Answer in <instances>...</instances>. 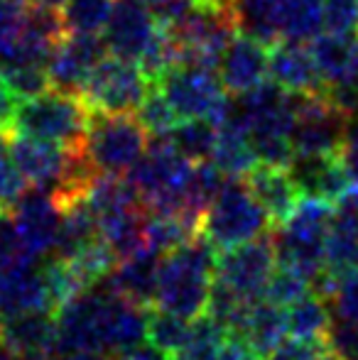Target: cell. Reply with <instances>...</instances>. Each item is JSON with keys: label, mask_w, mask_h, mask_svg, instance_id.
<instances>
[{"label": "cell", "mask_w": 358, "mask_h": 360, "mask_svg": "<svg viewBox=\"0 0 358 360\" xmlns=\"http://www.w3.org/2000/svg\"><path fill=\"white\" fill-rule=\"evenodd\" d=\"M59 353L120 356L148 338V309L123 299L110 285L91 287L57 314Z\"/></svg>", "instance_id": "1"}, {"label": "cell", "mask_w": 358, "mask_h": 360, "mask_svg": "<svg viewBox=\"0 0 358 360\" xmlns=\"http://www.w3.org/2000/svg\"><path fill=\"white\" fill-rule=\"evenodd\" d=\"M216 260L219 252L201 233L177 250L167 252L160 262L155 307L189 321L204 316L216 280Z\"/></svg>", "instance_id": "2"}, {"label": "cell", "mask_w": 358, "mask_h": 360, "mask_svg": "<svg viewBox=\"0 0 358 360\" xmlns=\"http://www.w3.org/2000/svg\"><path fill=\"white\" fill-rule=\"evenodd\" d=\"M91 118L94 113L82 96L44 91L32 98L18 101L13 120L3 135H27L67 150H82Z\"/></svg>", "instance_id": "3"}, {"label": "cell", "mask_w": 358, "mask_h": 360, "mask_svg": "<svg viewBox=\"0 0 358 360\" xmlns=\"http://www.w3.org/2000/svg\"><path fill=\"white\" fill-rule=\"evenodd\" d=\"M194 165L196 162L181 157L170 145V140L158 138L153 145H148L145 155L128 172V181L138 194V199L143 201L148 214L191 216L186 209V191H189Z\"/></svg>", "instance_id": "4"}, {"label": "cell", "mask_w": 358, "mask_h": 360, "mask_svg": "<svg viewBox=\"0 0 358 360\" xmlns=\"http://www.w3.org/2000/svg\"><path fill=\"white\" fill-rule=\"evenodd\" d=\"M334 216L336 206L302 196L295 214L282 226L272 228L277 265L290 267L314 282L324 270V245Z\"/></svg>", "instance_id": "5"}, {"label": "cell", "mask_w": 358, "mask_h": 360, "mask_svg": "<svg viewBox=\"0 0 358 360\" xmlns=\"http://www.w3.org/2000/svg\"><path fill=\"white\" fill-rule=\"evenodd\" d=\"M272 231L263 206L250 194L245 179L226 176L224 186L201 216V236L216 252H226Z\"/></svg>", "instance_id": "6"}, {"label": "cell", "mask_w": 358, "mask_h": 360, "mask_svg": "<svg viewBox=\"0 0 358 360\" xmlns=\"http://www.w3.org/2000/svg\"><path fill=\"white\" fill-rule=\"evenodd\" d=\"M150 133L133 113H94L84 140V155L98 174H125L145 155Z\"/></svg>", "instance_id": "7"}, {"label": "cell", "mask_w": 358, "mask_h": 360, "mask_svg": "<svg viewBox=\"0 0 358 360\" xmlns=\"http://www.w3.org/2000/svg\"><path fill=\"white\" fill-rule=\"evenodd\" d=\"M158 89L165 94L179 120L186 118H211L219 123L229 110V98L214 67L201 64H177L162 79Z\"/></svg>", "instance_id": "8"}, {"label": "cell", "mask_w": 358, "mask_h": 360, "mask_svg": "<svg viewBox=\"0 0 358 360\" xmlns=\"http://www.w3.org/2000/svg\"><path fill=\"white\" fill-rule=\"evenodd\" d=\"M150 94V79L135 62L120 57H106L96 67L82 91L91 113L128 115L140 108Z\"/></svg>", "instance_id": "9"}, {"label": "cell", "mask_w": 358, "mask_h": 360, "mask_svg": "<svg viewBox=\"0 0 358 360\" xmlns=\"http://www.w3.org/2000/svg\"><path fill=\"white\" fill-rule=\"evenodd\" d=\"M277 270V250L272 231L248 240L238 248L219 252L216 260V285L229 289L241 302H258L268 289L270 277Z\"/></svg>", "instance_id": "10"}, {"label": "cell", "mask_w": 358, "mask_h": 360, "mask_svg": "<svg viewBox=\"0 0 358 360\" xmlns=\"http://www.w3.org/2000/svg\"><path fill=\"white\" fill-rule=\"evenodd\" d=\"M351 120L354 118L341 105H336L326 91L297 94V115L292 128L295 157L339 152Z\"/></svg>", "instance_id": "11"}, {"label": "cell", "mask_w": 358, "mask_h": 360, "mask_svg": "<svg viewBox=\"0 0 358 360\" xmlns=\"http://www.w3.org/2000/svg\"><path fill=\"white\" fill-rule=\"evenodd\" d=\"M160 34V20L153 8L143 5L140 0H118L106 27V47L113 57L128 59L140 64V59L148 54L153 42Z\"/></svg>", "instance_id": "12"}, {"label": "cell", "mask_w": 358, "mask_h": 360, "mask_svg": "<svg viewBox=\"0 0 358 360\" xmlns=\"http://www.w3.org/2000/svg\"><path fill=\"white\" fill-rule=\"evenodd\" d=\"M106 42L98 34H67L49 57L47 72L57 91L82 96L84 86L106 59Z\"/></svg>", "instance_id": "13"}, {"label": "cell", "mask_w": 358, "mask_h": 360, "mask_svg": "<svg viewBox=\"0 0 358 360\" xmlns=\"http://www.w3.org/2000/svg\"><path fill=\"white\" fill-rule=\"evenodd\" d=\"M8 216L18 236L23 238V243L34 257L57 252L59 231H62V209L49 191L30 189Z\"/></svg>", "instance_id": "14"}, {"label": "cell", "mask_w": 358, "mask_h": 360, "mask_svg": "<svg viewBox=\"0 0 358 360\" xmlns=\"http://www.w3.org/2000/svg\"><path fill=\"white\" fill-rule=\"evenodd\" d=\"M287 169H290L297 189L305 199H317L339 206L351 189V176L341 162V152L297 155Z\"/></svg>", "instance_id": "15"}, {"label": "cell", "mask_w": 358, "mask_h": 360, "mask_svg": "<svg viewBox=\"0 0 358 360\" xmlns=\"http://www.w3.org/2000/svg\"><path fill=\"white\" fill-rule=\"evenodd\" d=\"M268 52L265 42L238 32L226 52L219 59V79L224 89L234 96H243L248 91L258 89L268 79Z\"/></svg>", "instance_id": "16"}, {"label": "cell", "mask_w": 358, "mask_h": 360, "mask_svg": "<svg viewBox=\"0 0 358 360\" xmlns=\"http://www.w3.org/2000/svg\"><path fill=\"white\" fill-rule=\"evenodd\" d=\"M0 343L20 360H54L59 353L54 314L0 316Z\"/></svg>", "instance_id": "17"}, {"label": "cell", "mask_w": 358, "mask_h": 360, "mask_svg": "<svg viewBox=\"0 0 358 360\" xmlns=\"http://www.w3.org/2000/svg\"><path fill=\"white\" fill-rule=\"evenodd\" d=\"M268 76L290 94H319L324 81L312 47L295 39H277L268 52Z\"/></svg>", "instance_id": "18"}, {"label": "cell", "mask_w": 358, "mask_h": 360, "mask_svg": "<svg viewBox=\"0 0 358 360\" xmlns=\"http://www.w3.org/2000/svg\"><path fill=\"white\" fill-rule=\"evenodd\" d=\"M243 179L248 184L250 194L255 196V201L265 209L272 228L282 226L295 214L297 204L302 201V194L287 167H272L258 162Z\"/></svg>", "instance_id": "19"}, {"label": "cell", "mask_w": 358, "mask_h": 360, "mask_svg": "<svg viewBox=\"0 0 358 360\" xmlns=\"http://www.w3.org/2000/svg\"><path fill=\"white\" fill-rule=\"evenodd\" d=\"M312 52L324 91L358 86V39L354 34H319L312 39Z\"/></svg>", "instance_id": "20"}, {"label": "cell", "mask_w": 358, "mask_h": 360, "mask_svg": "<svg viewBox=\"0 0 358 360\" xmlns=\"http://www.w3.org/2000/svg\"><path fill=\"white\" fill-rule=\"evenodd\" d=\"M160 262H162V255L143 248L135 255L118 260L108 285L123 299L150 309L155 304V297H158Z\"/></svg>", "instance_id": "21"}, {"label": "cell", "mask_w": 358, "mask_h": 360, "mask_svg": "<svg viewBox=\"0 0 358 360\" xmlns=\"http://www.w3.org/2000/svg\"><path fill=\"white\" fill-rule=\"evenodd\" d=\"M219 140H216L214 150V162L226 176H245L255 165H258V155L250 143V133L245 128V123L241 120V115L236 113L234 105H229L226 115L219 120Z\"/></svg>", "instance_id": "22"}, {"label": "cell", "mask_w": 358, "mask_h": 360, "mask_svg": "<svg viewBox=\"0 0 358 360\" xmlns=\"http://www.w3.org/2000/svg\"><path fill=\"white\" fill-rule=\"evenodd\" d=\"M238 333L248 338V343L258 351L260 358H265L287 336L285 309L275 307V304L265 302V299H258V302H253L245 309V316Z\"/></svg>", "instance_id": "23"}, {"label": "cell", "mask_w": 358, "mask_h": 360, "mask_svg": "<svg viewBox=\"0 0 358 360\" xmlns=\"http://www.w3.org/2000/svg\"><path fill=\"white\" fill-rule=\"evenodd\" d=\"M287 319V336L305 338V341H324L331 326V314L324 297L309 292L300 302L290 304L285 309Z\"/></svg>", "instance_id": "24"}, {"label": "cell", "mask_w": 358, "mask_h": 360, "mask_svg": "<svg viewBox=\"0 0 358 360\" xmlns=\"http://www.w3.org/2000/svg\"><path fill=\"white\" fill-rule=\"evenodd\" d=\"M165 140L189 162H209L219 140V125L211 118H186L179 120Z\"/></svg>", "instance_id": "25"}, {"label": "cell", "mask_w": 358, "mask_h": 360, "mask_svg": "<svg viewBox=\"0 0 358 360\" xmlns=\"http://www.w3.org/2000/svg\"><path fill=\"white\" fill-rule=\"evenodd\" d=\"M191 331L189 319H181L167 309L150 307L148 309V341L153 346L162 348L172 358H179L186 348Z\"/></svg>", "instance_id": "26"}, {"label": "cell", "mask_w": 358, "mask_h": 360, "mask_svg": "<svg viewBox=\"0 0 358 360\" xmlns=\"http://www.w3.org/2000/svg\"><path fill=\"white\" fill-rule=\"evenodd\" d=\"M118 0H69L64 8V27L69 34L106 32Z\"/></svg>", "instance_id": "27"}, {"label": "cell", "mask_w": 358, "mask_h": 360, "mask_svg": "<svg viewBox=\"0 0 358 360\" xmlns=\"http://www.w3.org/2000/svg\"><path fill=\"white\" fill-rule=\"evenodd\" d=\"M0 76H3L5 86L18 101L32 98L44 91L52 89L49 72L42 64H30V62H15V59H0Z\"/></svg>", "instance_id": "28"}, {"label": "cell", "mask_w": 358, "mask_h": 360, "mask_svg": "<svg viewBox=\"0 0 358 360\" xmlns=\"http://www.w3.org/2000/svg\"><path fill=\"white\" fill-rule=\"evenodd\" d=\"M226 336H229V328L216 321V319H211L209 314H204V316L191 321L189 341H186V348L179 358L181 360H216Z\"/></svg>", "instance_id": "29"}, {"label": "cell", "mask_w": 358, "mask_h": 360, "mask_svg": "<svg viewBox=\"0 0 358 360\" xmlns=\"http://www.w3.org/2000/svg\"><path fill=\"white\" fill-rule=\"evenodd\" d=\"M135 113H138V120L143 123V128L150 135H155V138H167L174 125L179 123L174 108L170 105V101L165 98V94L158 86L150 89V94L145 96V101L140 103V108Z\"/></svg>", "instance_id": "30"}, {"label": "cell", "mask_w": 358, "mask_h": 360, "mask_svg": "<svg viewBox=\"0 0 358 360\" xmlns=\"http://www.w3.org/2000/svg\"><path fill=\"white\" fill-rule=\"evenodd\" d=\"M27 191L30 184L20 174L18 165H15L13 155H10V145L5 143L3 133H0V214L8 216Z\"/></svg>", "instance_id": "31"}, {"label": "cell", "mask_w": 358, "mask_h": 360, "mask_svg": "<svg viewBox=\"0 0 358 360\" xmlns=\"http://www.w3.org/2000/svg\"><path fill=\"white\" fill-rule=\"evenodd\" d=\"M309 292H312V282L307 280V277H302L300 272L290 270V267L277 265L275 275H272L268 282V289H265L263 299L275 304V307L287 309L290 304L300 302V299L307 297Z\"/></svg>", "instance_id": "32"}, {"label": "cell", "mask_w": 358, "mask_h": 360, "mask_svg": "<svg viewBox=\"0 0 358 360\" xmlns=\"http://www.w3.org/2000/svg\"><path fill=\"white\" fill-rule=\"evenodd\" d=\"M30 0H0V59L13 49L25 25Z\"/></svg>", "instance_id": "33"}, {"label": "cell", "mask_w": 358, "mask_h": 360, "mask_svg": "<svg viewBox=\"0 0 358 360\" xmlns=\"http://www.w3.org/2000/svg\"><path fill=\"white\" fill-rule=\"evenodd\" d=\"M324 343L336 360H358V323L344 319L331 321Z\"/></svg>", "instance_id": "34"}, {"label": "cell", "mask_w": 358, "mask_h": 360, "mask_svg": "<svg viewBox=\"0 0 358 360\" xmlns=\"http://www.w3.org/2000/svg\"><path fill=\"white\" fill-rule=\"evenodd\" d=\"M324 30L331 34H356L358 0H324Z\"/></svg>", "instance_id": "35"}, {"label": "cell", "mask_w": 358, "mask_h": 360, "mask_svg": "<svg viewBox=\"0 0 358 360\" xmlns=\"http://www.w3.org/2000/svg\"><path fill=\"white\" fill-rule=\"evenodd\" d=\"M324 341H305V338H285L275 351H270L263 360H324Z\"/></svg>", "instance_id": "36"}, {"label": "cell", "mask_w": 358, "mask_h": 360, "mask_svg": "<svg viewBox=\"0 0 358 360\" xmlns=\"http://www.w3.org/2000/svg\"><path fill=\"white\" fill-rule=\"evenodd\" d=\"M331 309L336 319L358 323V272L339 282L336 292L331 294Z\"/></svg>", "instance_id": "37"}, {"label": "cell", "mask_w": 358, "mask_h": 360, "mask_svg": "<svg viewBox=\"0 0 358 360\" xmlns=\"http://www.w3.org/2000/svg\"><path fill=\"white\" fill-rule=\"evenodd\" d=\"M341 162L351 176V184H358V120H351L349 130L341 143Z\"/></svg>", "instance_id": "38"}, {"label": "cell", "mask_w": 358, "mask_h": 360, "mask_svg": "<svg viewBox=\"0 0 358 360\" xmlns=\"http://www.w3.org/2000/svg\"><path fill=\"white\" fill-rule=\"evenodd\" d=\"M115 360H174L170 353H165L162 348L153 346V343H138V346L128 348L120 356H115Z\"/></svg>", "instance_id": "39"}, {"label": "cell", "mask_w": 358, "mask_h": 360, "mask_svg": "<svg viewBox=\"0 0 358 360\" xmlns=\"http://www.w3.org/2000/svg\"><path fill=\"white\" fill-rule=\"evenodd\" d=\"M54 360H106L101 353H62Z\"/></svg>", "instance_id": "40"}, {"label": "cell", "mask_w": 358, "mask_h": 360, "mask_svg": "<svg viewBox=\"0 0 358 360\" xmlns=\"http://www.w3.org/2000/svg\"><path fill=\"white\" fill-rule=\"evenodd\" d=\"M32 5H39V8H47V10H64L67 8V3L69 0H30Z\"/></svg>", "instance_id": "41"}, {"label": "cell", "mask_w": 358, "mask_h": 360, "mask_svg": "<svg viewBox=\"0 0 358 360\" xmlns=\"http://www.w3.org/2000/svg\"><path fill=\"white\" fill-rule=\"evenodd\" d=\"M140 3L148 5V8H155V10H158V8H162V5H167L170 0H140Z\"/></svg>", "instance_id": "42"}, {"label": "cell", "mask_w": 358, "mask_h": 360, "mask_svg": "<svg viewBox=\"0 0 358 360\" xmlns=\"http://www.w3.org/2000/svg\"><path fill=\"white\" fill-rule=\"evenodd\" d=\"M194 3H206V5H224L229 0H194Z\"/></svg>", "instance_id": "43"}, {"label": "cell", "mask_w": 358, "mask_h": 360, "mask_svg": "<svg viewBox=\"0 0 358 360\" xmlns=\"http://www.w3.org/2000/svg\"><path fill=\"white\" fill-rule=\"evenodd\" d=\"M324 360H336L334 356H331V353H329V348H326V356H324Z\"/></svg>", "instance_id": "44"}, {"label": "cell", "mask_w": 358, "mask_h": 360, "mask_svg": "<svg viewBox=\"0 0 358 360\" xmlns=\"http://www.w3.org/2000/svg\"><path fill=\"white\" fill-rule=\"evenodd\" d=\"M0 348H3V346H0Z\"/></svg>", "instance_id": "45"}]
</instances>
